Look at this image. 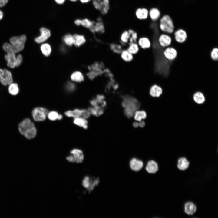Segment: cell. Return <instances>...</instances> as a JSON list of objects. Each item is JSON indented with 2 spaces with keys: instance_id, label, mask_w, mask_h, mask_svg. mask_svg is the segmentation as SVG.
I'll return each mask as SVG.
<instances>
[{
  "instance_id": "obj_15",
  "label": "cell",
  "mask_w": 218,
  "mask_h": 218,
  "mask_svg": "<svg viewBox=\"0 0 218 218\" xmlns=\"http://www.w3.org/2000/svg\"><path fill=\"white\" fill-rule=\"evenodd\" d=\"M174 34L175 40L179 43L184 42L187 38V35L186 31L182 29H179L175 31Z\"/></svg>"
},
{
  "instance_id": "obj_25",
  "label": "cell",
  "mask_w": 218,
  "mask_h": 218,
  "mask_svg": "<svg viewBox=\"0 0 218 218\" xmlns=\"http://www.w3.org/2000/svg\"><path fill=\"white\" fill-rule=\"evenodd\" d=\"M120 55L121 59L126 62H130L134 59V55L130 53L127 49H123Z\"/></svg>"
},
{
  "instance_id": "obj_20",
  "label": "cell",
  "mask_w": 218,
  "mask_h": 218,
  "mask_svg": "<svg viewBox=\"0 0 218 218\" xmlns=\"http://www.w3.org/2000/svg\"><path fill=\"white\" fill-rule=\"evenodd\" d=\"M164 55L167 59L172 61L174 60L177 55V51L173 48L167 47L163 52Z\"/></svg>"
},
{
  "instance_id": "obj_24",
  "label": "cell",
  "mask_w": 218,
  "mask_h": 218,
  "mask_svg": "<svg viewBox=\"0 0 218 218\" xmlns=\"http://www.w3.org/2000/svg\"><path fill=\"white\" fill-rule=\"evenodd\" d=\"M196 205L192 202H188L184 205L185 212L188 215H193L196 211Z\"/></svg>"
},
{
  "instance_id": "obj_13",
  "label": "cell",
  "mask_w": 218,
  "mask_h": 218,
  "mask_svg": "<svg viewBox=\"0 0 218 218\" xmlns=\"http://www.w3.org/2000/svg\"><path fill=\"white\" fill-rule=\"evenodd\" d=\"M85 109H75L73 110H68L65 111L64 114L67 117L74 118L82 117L83 118L84 114L87 111Z\"/></svg>"
},
{
  "instance_id": "obj_12",
  "label": "cell",
  "mask_w": 218,
  "mask_h": 218,
  "mask_svg": "<svg viewBox=\"0 0 218 218\" xmlns=\"http://www.w3.org/2000/svg\"><path fill=\"white\" fill-rule=\"evenodd\" d=\"M137 42L140 48L144 50L150 48L151 46V42L150 38L146 36H142L138 38Z\"/></svg>"
},
{
  "instance_id": "obj_11",
  "label": "cell",
  "mask_w": 218,
  "mask_h": 218,
  "mask_svg": "<svg viewBox=\"0 0 218 218\" xmlns=\"http://www.w3.org/2000/svg\"><path fill=\"white\" fill-rule=\"evenodd\" d=\"M5 56V58L7 62V65L11 68L17 67V57L15 54L7 52Z\"/></svg>"
},
{
  "instance_id": "obj_28",
  "label": "cell",
  "mask_w": 218,
  "mask_h": 218,
  "mask_svg": "<svg viewBox=\"0 0 218 218\" xmlns=\"http://www.w3.org/2000/svg\"><path fill=\"white\" fill-rule=\"evenodd\" d=\"M189 164L186 158L181 157L178 160L177 167L180 170H184L189 167Z\"/></svg>"
},
{
  "instance_id": "obj_37",
  "label": "cell",
  "mask_w": 218,
  "mask_h": 218,
  "mask_svg": "<svg viewBox=\"0 0 218 218\" xmlns=\"http://www.w3.org/2000/svg\"><path fill=\"white\" fill-rule=\"evenodd\" d=\"M71 80L76 82H80L84 80V77L81 73L79 71H75L71 75Z\"/></svg>"
},
{
  "instance_id": "obj_2",
  "label": "cell",
  "mask_w": 218,
  "mask_h": 218,
  "mask_svg": "<svg viewBox=\"0 0 218 218\" xmlns=\"http://www.w3.org/2000/svg\"><path fill=\"white\" fill-rule=\"evenodd\" d=\"M159 28L161 31L168 35L174 32L175 28L173 20L167 15H164L160 18Z\"/></svg>"
},
{
  "instance_id": "obj_10",
  "label": "cell",
  "mask_w": 218,
  "mask_h": 218,
  "mask_svg": "<svg viewBox=\"0 0 218 218\" xmlns=\"http://www.w3.org/2000/svg\"><path fill=\"white\" fill-rule=\"evenodd\" d=\"M25 45H13L8 43H5L2 48L4 50L7 52L14 53H18L24 48Z\"/></svg>"
},
{
  "instance_id": "obj_52",
  "label": "cell",
  "mask_w": 218,
  "mask_h": 218,
  "mask_svg": "<svg viewBox=\"0 0 218 218\" xmlns=\"http://www.w3.org/2000/svg\"><path fill=\"white\" fill-rule=\"evenodd\" d=\"M3 14L2 11L0 10V20H1L3 17Z\"/></svg>"
},
{
  "instance_id": "obj_7",
  "label": "cell",
  "mask_w": 218,
  "mask_h": 218,
  "mask_svg": "<svg viewBox=\"0 0 218 218\" xmlns=\"http://www.w3.org/2000/svg\"><path fill=\"white\" fill-rule=\"evenodd\" d=\"M40 35L35 38V41L37 43H43L47 40L51 36V30L48 28L42 26L39 29Z\"/></svg>"
},
{
  "instance_id": "obj_14",
  "label": "cell",
  "mask_w": 218,
  "mask_h": 218,
  "mask_svg": "<svg viewBox=\"0 0 218 218\" xmlns=\"http://www.w3.org/2000/svg\"><path fill=\"white\" fill-rule=\"evenodd\" d=\"M104 98L103 95H98L96 98L93 99L90 101V104L93 107H101L104 108L107 104L104 100Z\"/></svg>"
},
{
  "instance_id": "obj_35",
  "label": "cell",
  "mask_w": 218,
  "mask_h": 218,
  "mask_svg": "<svg viewBox=\"0 0 218 218\" xmlns=\"http://www.w3.org/2000/svg\"><path fill=\"white\" fill-rule=\"evenodd\" d=\"M9 85L8 91L9 94L14 96L17 95L19 91L18 84L16 83H12Z\"/></svg>"
},
{
  "instance_id": "obj_45",
  "label": "cell",
  "mask_w": 218,
  "mask_h": 218,
  "mask_svg": "<svg viewBox=\"0 0 218 218\" xmlns=\"http://www.w3.org/2000/svg\"><path fill=\"white\" fill-rule=\"evenodd\" d=\"M17 60V67L20 66L21 64L23 61L22 55L19 54L16 56Z\"/></svg>"
},
{
  "instance_id": "obj_21",
  "label": "cell",
  "mask_w": 218,
  "mask_h": 218,
  "mask_svg": "<svg viewBox=\"0 0 218 218\" xmlns=\"http://www.w3.org/2000/svg\"><path fill=\"white\" fill-rule=\"evenodd\" d=\"M26 39V36L23 35L19 36L11 37L10 39V42L13 45H25Z\"/></svg>"
},
{
  "instance_id": "obj_33",
  "label": "cell",
  "mask_w": 218,
  "mask_h": 218,
  "mask_svg": "<svg viewBox=\"0 0 218 218\" xmlns=\"http://www.w3.org/2000/svg\"><path fill=\"white\" fill-rule=\"evenodd\" d=\"M62 40L64 42L69 46H71L74 45V40L73 36L70 33L65 34L63 36Z\"/></svg>"
},
{
  "instance_id": "obj_51",
  "label": "cell",
  "mask_w": 218,
  "mask_h": 218,
  "mask_svg": "<svg viewBox=\"0 0 218 218\" xmlns=\"http://www.w3.org/2000/svg\"><path fill=\"white\" fill-rule=\"evenodd\" d=\"M63 117L62 114H59L57 120H60L63 118Z\"/></svg>"
},
{
  "instance_id": "obj_41",
  "label": "cell",
  "mask_w": 218,
  "mask_h": 218,
  "mask_svg": "<svg viewBox=\"0 0 218 218\" xmlns=\"http://www.w3.org/2000/svg\"><path fill=\"white\" fill-rule=\"evenodd\" d=\"M111 48L114 52L120 54L123 50L121 45L114 43L111 44Z\"/></svg>"
},
{
  "instance_id": "obj_49",
  "label": "cell",
  "mask_w": 218,
  "mask_h": 218,
  "mask_svg": "<svg viewBox=\"0 0 218 218\" xmlns=\"http://www.w3.org/2000/svg\"><path fill=\"white\" fill-rule=\"evenodd\" d=\"M145 122L144 121L141 120L138 123L139 126L141 127H144L145 125Z\"/></svg>"
},
{
  "instance_id": "obj_27",
  "label": "cell",
  "mask_w": 218,
  "mask_h": 218,
  "mask_svg": "<svg viewBox=\"0 0 218 218\" xmlns=\"http://www.w3.org/2000/svg\"><path fill=\"white\" fill-rule=\"evenodd\" d=\"M73 36L74 40V45L75 46H80L84 43L86 41L85 36L82 34L75 33L73 34Z\"/></svg>"
},
{
  "instance_id": "obj_36",
  "label": "cell",
  "mask_w": 218,
  "mask_h": 218,
  "mask_svg": "<svg viewBox=\"0 0 218 218\" xmlns=\"http://www.w3.org/2000/svg\"><path fill=\"white\" fill-rule=\"evenodd\" d=\"M40 49L43 54L45 56H49L51 52V48L50 45L48 43H43Z\"/></svg>"
},
{
  "instance_id": "obj_38",
  "label": "cell",
  "mask_w": 218,
  "mask_h": 218,
  "mask_svg": "<svg viewBox=\"0 0 218 218\" xmlns=\"http://www.w3.org/2000/svg\"><path fill=\"white\" fill-rule=\"evenodd\" d=\"M134 118L137 121H140L147 117V114L144 111H136L134 114Z\"/></svg>"
},
{
  "instance_id": "obj_3",
  "label": "cell",
  "mask_w": 218,
  "mask_h": 218,
  "mask_svg": "<svg viewBox=\"0 0 218 218\" xmlns=\"http://www.w3.org/2000/svg\"><path fill=\"white\" fill-rule=\"evenodd\" d=\"M121 104L125 108L135 112L140 106V103L136 99L128 96L124 97Z\"/></svg>"
},
{
  "instance_id": "obj_31",
  "label": "cell",
  "mask_w": 218,
  "mask_h": 218,
  "mask_svg": "<svg viewBox=\"0 0 218 218\" xmlns=\"http://www.w3.org/2000/svg\"><path fill=\"white\" fill-rule=\"evenodd\" d=\"M193 98L194 102L200 104L203 103L206 99L203 94L200 91L195 93L193 95Z\"/></svg>"
},
{
  "instance_id": "obj_46",
  "label": "cell",
  "mask_w": 218,
  "mask_h": 218,
  "mask_svg": "<svg viewBox=\"0 0 218 218\" xmlns=\"http://www.w3.org/2000/svg\"><path fill=\"white\" fill-rule=\"evenodd\" d=\"M54 2L58 5H64L66 2L67 0H53Z\"/></svg>"
},
{
  "instance_id": "obj_6",
  "label": "cell",
  "mask_w": 218,
  "mask_h": 218,
  "mask_svg": "<svg viewBox=\"0 0 218 218\" xmlns=\"http://www.w3.org/2000/svg\"><path fill=\"white\" fill-rule=\"evenodd\" d=\"M70 153L71 155L66 157V160L70 162L77 163H82L84 159V155L81 150L74 148L71 150Z\"/></svg>"
},
{
  "instance_id": "obj_9",
  "label": "cell",
  "mask_w": 218,
  "mask_h": 218,
  "mask_svg": "<svg viewBox=\"0 0 218 218\" xmlns=\"http://www.w3.org/2000/svg\"><path fill=\"white\" fill-rule=\"evenodd\" d=\"M0 82L4 86L12 83V75L9 71L6 69H0Z\"/></svg>"
},
{
  "instance_id": "obj_18",
  "label": "cell",
  "mask_w": 218,
  "mask_h": 218,
  "mask_svg": "<svg viewBox=\"0 0 218 218\" xmlns=\"http://www.w3.org/2000/svg\"><path fill=\"white\" fill-rule=\"evenodd\" d=\"M171 38L168 35L162 34L158 38V41L160 45L162 47H168L171 43Z\"/></svg>"
},
{
  "instance_id": "obj_5",
  "label": "cell",
  "mask_w": 218,
  "mask_h": 218,
  "mask_svg": "<svg viewBox=\"0 0 218 218\" xmlns=\"http://www.w3.org/2000/svg\"><path fill=\"white\" fill-rule=\"evenodd\" d=\"M100 182L98 177H90L88 176H85L82 180L83 187L86 189L89 193L92 191L94 187L97 186Z\"/></svg>"
},
{
  "instance_id": "obj_53",
  "label": "cell",
  "mask_w": 218,
  "mask_h": 218,
  "mask_svg": "<svg viewBox=\"0 0 218 218\" xmlns=\"http://www.w3.org/2000/svg\"><path fill=\"white\" fill-rule=\"evenodd\" d=\"M67 1L72 3H75L78 2V0H67Z\"/></svg>"
},
{
  "instance_id": "obj_19",
  "label": "cell",
  "mask_w": 218,
  "mask_h": 218,
  "mask_svg": "<svg viewBox=\"0 0 218 218\" xmlns=\"http://www.w3.org/2000/svg\"><path fill=\"white\" fill-rule=\"evenodd\" d=\"M129 165L131 169L133 170L138 171L142 168L143 163L141 160L134 158L130 160Z\"/></svg>"
},
{
  "instance_id": "obj_30",
  "label": "cell",
  "mask_w": 218,
  "mask_h": 218,
  "mask_svg": "<svg viewBox=\"0 0 218 218\" xmlns=\"http://www.w3.org/2000/svg\"><path fill=\"white\" fill-rule=\"evenodd\" d=\"M94 23V21L92 20L89 18H81L80 27L81 26L89 29L92 27Z\"/></svg>"
},
{
  "instance_id": "obj_48",
  "label": "cell",
  "mask_w": 218,
  "mask_h": 218,
  "mask_svg": "<svg viewBox=\"0 0 218 218\" xmlns=\"http://www.w3.org/2000/svg\"><path fill=\"white\" fill-rule=\"evenodd\" d=\"M91 0H78V2L82 4H88L91 2Z\"/></svg>"
},
{
  "instance_id": "obj_4",
  "label": "cell",
  "mask_w": 218,
  "mask_h": 218,
  "mask_svg": "<svg viewBox=\"0 0 218 218\" xmlns=\"http://www.w3.org/2000/svg\"><path fill=\"white\" fill-rule=\"evenodd\" d=\"M48 110L42 107H36L32 110L31 114L34 120L37 122L44 121L46 119Z\"/></svg>"
},
{
  "instance_id": "obj_17",
  "label": "cell",
  "mask_w": 218,
  "mask_h": 218,
  "mask_svg": "<svg viewBox=\"0 0 218 218\" xmlns=\"http://www.w3.org/2000/svg\"><path fill=\"white\" fill-rule=\"evenodd\" d=\"M136 18L140 20H145L149 17V10L145 8H137L135 12Z\"/></svg>"
},
{
  "instance_id": "obj_34",
  "label": "cell",
  "mask_w": 218,
  "mask_h": 218,
  "mask_svg": "<svg viewBox=\"0 0 218 218\" xmlns=\"http://www.w3.org/2000/svg\"><path fill=\"white\" fill-rule=\"evenodd\" d=\"M130 37V34L128 30L123 31L120 37V40L121 44L124 45L128 44Z\"/></svg>"
},
{
  "instance_id": "obj_44",
  "label": "cell",
  "mask_w": 218,
  "mask_h": 218,
  "mask_svg": "<svg viewBox=\"0 0 218 218\" xmlns=\"http://www.w3.org/2000/svg\"><path fill=\"white\" fill-rule=\"evenodd\" d=\"M65 88L68 91L72 92L75 90L76 86L75 84L72 82L68 81L66 84Z\"/></svg>"
},
{
  "instance_id": "obj_29",
  "label": "cell",
  "mask_w": 218,
  "mask_h": 218,
  "mask_svg": "<svg viewBox=\"0 0 218 218\" xmlns=\"http://www.w3.org/2000/svg\"><path fill=\"white\" fill-rule=\"evenodd\" d=\"M110 9L109 0H103L102 4L98 11L103 15L107 14Z\"/></svg>"
},
{
  "instance_id": "obj_23",
  "label": "cell",
  "mask_w": 218,
  "mask_h": 218,
  "mask_svg": "<svg viewBox=\"0 0 218 218\" xmlns=\"http://www.w3.org/2000/svg\"><path fill=\"white\" fill-rule=\"evenodd\" d=\"M160 11L156 8H152L149 11V17L153 21H157L160 17Z\"/></svg>"
},
{
  "instance_id": "obj_42",
  "label": "cell",
  "mask_w": 218,
  "mask_h": 218,
  "mask_svg": "<svg viewBox=\"0 0 218 218\" xmlns=\"http://www.w3.org/2000/svg\"><path fill=\"white\" fill-rule=\"evenodd\" d=\"M91 2L94 9L98 11L102 3L103 0H91Z\"/></svg>"
},
{
  "instance_id": "obj_22",
  "label": "cell",
  "mask_w": 218,
  "mask_h": 218,
  "mask_svg": "<svg viewBox=\"0 0 218 218\" xmlns=\"http://www.w3.org/2000/svg\"><path fill=\"white\" fill-rule=\"evenodd\" d=\"M158 167L155 161L151 160L149 161L146 167V170L150 173H155L157 171Z\"/></svg>"
},
{
  "instance_id": "obj_50",
  "label": "cell",
  "mask_w": 218,
  "mask_h": 218,
  "mask_svg": "<svg viewBox=\"0 0 218 218\" xmlns=\"http://www.w3.org/2000/svg\"><path fill=\"white\" fill-rule=\"evenodd\" d=\"M133 126L135 128H137L139 126L138 123L137 122H134L133 123Z\"/></svg>"
},
{
  "instance_id": "obj_26",
  "label": "cell",
  "mask_w": 218,
  "mask_h": 218,
  "mask_svg": "<svg viewBox=\"0 0 218 218\" xmlns=\"http://www.w3.org/2000/svg\"><path fill=\"white\" fill-rule=\"evenodd\" d=\"M75 125L83 127L84 129L88 128V121L86 119L82 117L74 118L73 121Z\"/></svg>"
},
{
  "instance_id": "obj_43",
  "label": "cell",
  "mask_w": 218,
  "mask_h": 218,
  "mask_svg": "<svg viewBox=\"0 0 218 218\" xmlns=\"http://www.w3.org/2000/svg\"><path fill=\"white\" fill-rule=\"evenodd\" d=\"M210 56L212 60H218V48H215L212 49L210 53Z\"/></svg>"
},
{
  "instance_id": "obj_40",
  "label": "cell",
  "mask_w": 218,
  "mask_h": 218,
  "mask_svg": "<svg viewBox=\"0 0 218 218\" xmlns=\"http://www.w3.org/2000/svg\"><path fill=\"white\" fill-rule=\"evenodd\" d=\"M59 114L56 111H51L48 112L47 117L50 120L55 121L58 119Z\"/></svg>"
},
{
  "instance_id": "obj_32",
  "label": "cell",
  "mask_w": 218,
  "mask_h": 218,
  "mask_svg": "<svg viewBox=\"0 0 218 218\" xmlns=\"http://www.w3.org/2000/svg\"><path fill=\"white\" fill-rule=\"evenodd\" d=\"M140 48L137 42H132L128 44V46L126 49L131 54L133 55L138 53Z\"/></svg>"
},
{
  "instance_id": "obj_47",
  "label": "cell",
  "mask_w": 218,
  "mask_h": 218,
  "mask_svg": "<svg viewBox=\"0 0 218 218\" xmlns=\"http://www.w3.org/2000/svg\"><path fill=\"white\" fill-rule=\"evenodd\" d=\"M9 0H0V8L2 7L7 3Z\"/></svg>"
},
{
  "instance_id": "obj_39",
  "label": "cell",
  "mask_w": 218,
  "mask_h": 218,
  "mask_svg": "<svg viewBox=\"0 0 218 218\" xmlns=\"http://www.w3.org/2000/svg\"><path fill=\"white\" fill-rule=\"evenodd\" d=\"M128 31L130 35L128 44L134 42H137L138 38L137 33L132 29H129Z\"/></svg>"
},
{
  "instance_id": "obj_16",
  "label": "cell",
  "mask_w": 218,
  "mask_h": 218,
  "mask_svg": "<svg viewBox=\"0 0 218 218\" xmlns=\"http://www.w3.org/2000/svg\"><path fill=\"white\" fill-rule=\"evenodd\" d=\"M149 93L150 95L153 97L158 98L162 94L163 90L162 88L157 84H153L149 88Z\"/></svg>"
},
{
  "instance_id": "obj_1",
  "label": "cell",
  "mask_w": 218,
  "mask_h": 218,
  "mask_svg": "<svg viewBox=\"0 0 218 218\" xmlns=\"http://www.w3.org/2000/svg\"><path fill=\"white\" fill-rule=\"evenodd\" d=\"M20 134L28 139L34 138L36 135L37 130L34 123L28 118L24 119L18 125Z\"/></svg>"
},
{
  "instance_id": "obj_8",
  "label": "cell",
  "mask_w": 218,
  "mask_h": 218,
  "mask_svg": "<svg viewBox=\"0 0 218 218\" xmlns=\"http://www.w3.org/2000/svg\"><path fill=\"white\" fill-rule=\"evenodd\" d=\"M88 30L93 33L102 34L105 31V27L103 20L101 17H98L93 25Z\"/></svg>"
}]
</instances>
